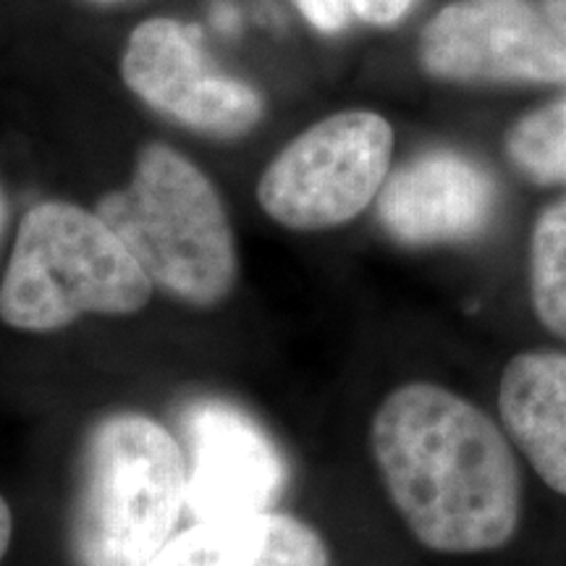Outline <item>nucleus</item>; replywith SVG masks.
I'll list each match as a JSON object with an SVG mask.
<instances>
[{"label":"nucleus","instance_id":"6","mask_svg":"<svg viewBox=\"0 0 566 566\" xmlns=\"http://www.w3.org/2000/svg\"><path fill=\"white\" fill-rule=\"evenodd\" d=\"M422 63L454 82H566V40L530 0H459L422 34Z\"/></svg>","mask_w":566,"mask_h":566},{"label":"nucleus","instance_id":"17","mask_svg":"<svg viewBox=\"0 0 566 566\" xmlns=\"http://www.w3.org/2000/svg\"><path fill=\"white\" fill-rule=\"evenodd\" d=\"M9 543H11V512H9V504L3 501V495H0V562H3L6 551H9Z\"/></svg>","mask_w":566,"mask_h":566},{"label":"nucleus","instance_id":"11","mask_svg":"<svg viewBox=\"0 0 566 566\" xmlns=\"http://www.w3.org/2000/svg\"><path fill=\"white\" fill-rule=\"evenodd\" d=\"M499 409L509 436L548 488L566 495V354L525 352L506 365Z\"/></svg>","mask_w":566,"mask_h":566},{"label":"nucleus","instance_id":"5","mask_svg":"<svg viewBox=\"0 0 566 566\" xmlns=\"http://www.w3.org/2000/svg\"><path fill=\"white\" fill-rule=\"evenodd\" d=\"M394 132L384 116L346 111L300 134L263 174L258 200L273 221L317 231L352 221L384 189Z\"/></svg>","mask_w":566,"mask_h":566},{"label":"nucleus","instance_id":"13","mask_svg":"<svg viewBox=\"0 0 566 566\" xmlns=\"http://www.w3.org/2000/svg\"><path fill=\"white\" fill-rule=\"evenodd\" d=\"M509 158L537 184H566V101L530 113L509 134Z\"/></svg>","mask_w":566,"mask_h":566},{"label":"nucleus","instance_id":"7","mask_svg":"<svg viewBox=\"0 0 566 566\" xmlns=\"http://www.w3.org/2000/svg\"><path fill=\"white\" fill-rule=\"evenodd\" d=\"M187 451L184 514L192 522L271 512L289 470L279 446L244 409L197 399L179 417Z\"/></svg>","mask_w":566,"mask_h":566},{"label":"nucleus","instance_id":"15","mask_svg":"<svg viewBox=\"0 0 566 566\" xmlns=\"http://www.w3.org/2000/svg\"><path fill=\"white\" fill-rule=\"evenodd\" d=\"M359 19L375 27H391L412 9L415 0H346Z\"/></svg>","mask_w":566,"mask_h":566},{"label":"nucleus","instance_id":"3","mask_svg":"<svg viewBox=\"0 0 566 566\" xmlns=\"http://www.w3.org/2000/svg\"><path fill=\"white\" fill-rule=\"evenodd\" d=\"M97 216L176 300L210 307L231 294L239 265L221 197L171 147H147L129 187L105 197Z\"/></svg>","mask_w":566,"mask_h":566},{"label":"nucleus","instance_id":"1","mask_svg":"<svg viewBox=\"0 0 566 566\" xmlns=\"http://www.w3.org/2000/svg\"><path fill=\"white\" fill-rule=\"evenodd\" d=\"M373 454L396 512L438 554L504 548L522 512L512 446L483 409L433 384H407L373 417Z\"/></svg>","mask_w":566,"mask_h":566},{"label":"nucleus","instance_id":"18","mask_svg":"<svg viewBox=\"0 0 566 566\" xmlns=\"http://www.w3.org/2000/svg\"><path fill=\"white\" fill-rule=\"evenodd\" d=\"M3 226H6V200H3V192H0V233H3Z\"/></svg>","mask_w":566,"mask_h":566},{"label":"nucleus","instance_id":"2","mask_svg":"<svg viewBox=\"0 0 566 566\" xmlns=\"http://www.w3.org/2000/svg\"><path fill=\"white\" fill-rule=\"evenodd\" d=\"M187 462L168 428L137 412L105 417L87 438L71 522L76 566H147L184 514Z\"/></svg>","mask_w":566,"mask_h":566},{"label":"nucleus","instance_id":"4","mask_svg":"<svg viewBox=\"0 0 566 566\" xmlns=\"http://www.w3.org/2000/svg\"><path fill=\"white\" fill-rule=\"evenodd\" d=\"M150 296L153 279L101 216L42 202L19 226L0 317L19 331H59L87 313H139Z\"/></svg>","mask_w":566,"mask_h":566},{"label":"nucleus","instance_id":"10","mask_svg":"<svg viewBox=\"0 0 566 566\" xmlns=\"http://www.w3.org/2000/svg\"><path fill=\"white\" fill-rule=\"evenodd\" d=\"M147 566H331V554L304 522L258 512L195 522Z\"/></svg>","mask_w":566,"mask_h":566},{"label":"nucleus","instance_id":"9","mask_svg":"<svg viewBox=\"0 0 566 566\" xmlns=\"http://www.w3.org/2000/svg\"><path fill=\"white\" fill-rule=\"evenodd\" d=\"M495 189L478 163L436 150L401 166L384 184L380 223L405 244H443L478 237L493 216Z\"/></svg>","mask_w":566,"mask_h":566},{"label":"nucleus","instance_id":"8","mask_svg":"<svg viewBox=\"0 0 566 566\" xmlns=\"http://www.w3.org/2000/svg\"><path fill=\"white\" fill-rule=\"evenodd\" d=\"M122 71L142 101L195 132L237 137L263 116L258 92L221 74L195 30L171 19H150L134 30Z\"/></svg>","mask_w":566,"mask_h":566},{"label":"nucleus","instance_id":"14","mask_svg":"<svg viewBox=\"0 0 566 566\" xmlns=\"http://www.w3.org/2000/svg\"><path fill=\"white\" fill-rule=\"evenodd\" d=\"M302 17L321 32H338L349 19V3L346 0H294Z\"/></svg>","mask_w":566,"mask_h":566},{"label":"nucleus","instance_id":"12","mask_svg":"<svg viewBox=\"0 0 566 566\" xmlns=\"http://www.w3.org/2000/svg\"><path fill=\"white\" fill-rule=\"evenodd\" d=\"M533 307L551 334L566 338V197L541 212L530 250Z\"/></svg>","mask_w":566,"mask_h":566},{"label":"nucleus","instance_id":"16","mask_svg":"<svg viewBox=\"0 0 566 566\" xmlns=\"http://www.w3.org/2000/svg\"><path fill=\"white\" fill-rule=\"evenodd\" d=\"M543 6H546V17L551 24L566 40V0H543Z\"/></svg>","mask_w":566,"mask_h":566}]
</instances>
